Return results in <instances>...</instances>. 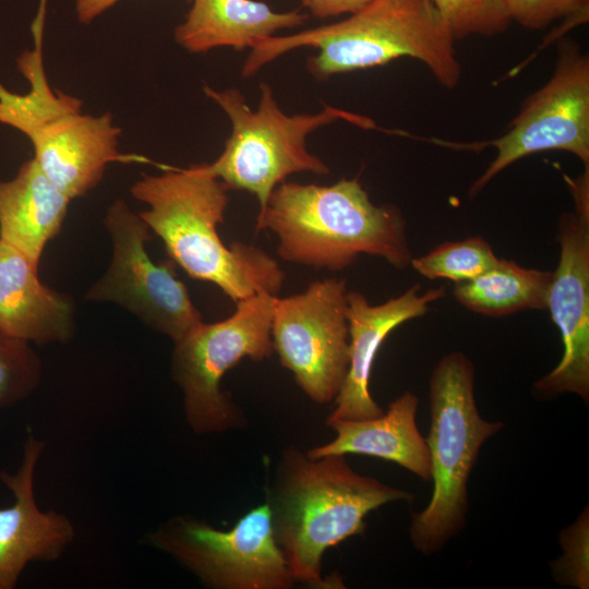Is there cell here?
Returning <instances> with one entry per match:
<instances>
[{"instance_id": "8fae6325", "label": "cell", "mask_w": 589, "mask_h": 589, "mask_svg": "<svg viewBox=\"0 0 589 589\" xmlns=\"http://www.w3.org/2000/svg\"><path fill=\"white\" fill-rule=\"evenodd\" d=\"M347 291L344 279L326 278L274 301V351L316 404L335 400L348 371Z\"/></svg>"}, {"instance_id": "ba28073f", "label": "cell", "mask_w": 589, "mask_h": 589, "mask_svg": "<svg viewBox=\"0 0 589 589\" xmlns=\"http://www.w3.org/2000/svg\"><path fill=\"white\" fill-rule=\"evenodd\" d=\"M215 589H288L294 579L273 533L266 503L244 514L229 530L177 516L148 536Z\"/></svg>"}, {"instance_id": "4fadbf2b", "label": "cell", "mask_w": 589, "mask_h": 589, "mask_svg": "<svg viewBox=\"0 0 589 589\" xmlns=\"http://www.w3.org/2000/svg\"><path fill=\"white\" fill-rule=\"evenodd\" d=\"M445 296L444 286L421 292V285L416 284L386 302L371 304L361 292L347 291L349 366L327 421L370 419L384 412L369 388L378 349L396 327L426 314Z\"/></svg>"}, {"instance_id": "6da1fadb", "label": "cell", "mask_w": 589, "mask_h": 589, "mask_svg": "<svg viewBox=\"0 0 589 589\" xmlns=\"http://www.w3.org/2000/svg\"><path fill=\"white\" fill-rule=\"evenodd\" d=\"M413 494L357 473L342 455L311 458L287 448L267 489L275 541L296 581L314 588L337 585L322 575L326 550L362 534L374 509Z\"/></svg>"}, {"instance_id": "d4e9b609", "label": "cell", "mask_w": 589, "mask_h": 589, "mask_svg": "<svg viewBox=\"0 0 589 589\" xmlns=\"http://www.w3.org/2000/svg\"><path fill=\"white\" fill-rule=\"evenodd\" d=\"M510 21L520 26L539 31L557 20L565 19L575 25L588 21L589 0H504Z\"/></svg>"}, {"instance_id": "e0dca14e", "label": "cell", "mask_w": 589, "mask_h": 589, "mask_svg": "<svg viewBox=\"0 0 589 589\" xmlns=\"http://www.w3.org/2000/svg\"><path fill=\"white\" fill-rule=\"evenodd\" d=\"M419 399L405 392L386 412L370 419L327 421L336 436L311 448V458L332 455H363L399 465L423 481L431 480L430 452L416 422Z\"/></svg>"}, {"instance_id": "603a6c76", "label": "cell", "mask_w": 589, "mask_h": 589, "mask_svg": "<svg viewBox=\"0 0 589 589\" xmlns=\"http://www.w3.org/2000/svg\"><path fill=\"white\" fill-rule=\"evenodd\" d=\"M40 376V360L29 344L0 330V409L28 397Z\"/></svg>"}, {"instance_id": "277c9868", "label": "cell", "mask_w": 589, "mask_h": 589, "mask_svg": "<svg viewBox=\"0 0 589 589\" xmlns=\"http://www.w3.org/2000/svg\"><path fill=\"white\" fill-rule=\"evenodd\" d=\"M260 230L277 237L281 260L314 269L342 271L361 254L397 269L412 260L400 209L373 204L357 178L332 185L281 182L259 212Z\"/></svg>"}, {"instance_id": "7c38bea8", "label": "cell", "mask_w": 589, "mask_h": 589, "mask_svg": "<svg viewBox=\"0 0 589 589\" xmlns=\"http://www.w3.org/2000/svg\"><path fill=\"white\" fill-rule=\"evenodd\" d=\"M575 208L557 226L560 260L546 297L560 330L563 356L558 364L533 383L541 397L575 394L589 400V168L576 179L564 175Z\"/></svg>"}, {"instance_id": "5bb4252c", "label": "cell", "mask_w": 589, "mask_h": 589, "mask_svg": "<svg viewBox=\"0 0 589 589\" xmlns=\"http://www.w3.org/2000/svg\"><path fill=\"white\" fill-rule=\"evenodd\" d=\"M120 132L109 112L95 117L71 111L48 119L28 137L41 171L72 200L93 190L109 163L145 160L118 151Z\"/></svg>"}, {"instance_id": "83f0119b", "label": "cell", "mask_w": 589, "mask_h": 589, "mask_svg": "<svg viewBox=\"0 0 589 589\" xmlns=\"http://www.w3.org/2000/svg\"><path fill=\"white\" fill-rule=\"evenodd\" d=\"M119 0H75V13L81 24H89Z\"/></svg>"}, {"instance_id": "3957f363", "label": "cell", "mask_w": 589, "mask_h": 589, "mask_svg": "<svg viewBox=\"0 0 589 589\" xmlns=\"http://www.w3.org/2000/svg\"><path fill=\"white\" fill-rule=\"evenodd\" d=\"M456 39L430 0H369L346 20L287 36L260 40L245 59L241 75L253 76L265 64L300 47L318 52L306 62L318 81L384 65L408 57L422 62L444 87L461 79Z\"/></svg>"}, {"instance_id": "30bf717a", "label": "cell", "mask_w": 589, "mask_h": 589, "mask_svg": "<svg viewBox=\"0 0 589 589\" xmlns=\"http://www.w3.org/2000/svg\"><path fill=\"white\" fill-rule=\"evenodd\" d=\"M104 225L111 238L112 259L85 298L115 302L173 342L179 341L203 318L177 277L176 263L170 259L155 263L149 257L146 244L151 229L124 201L110 205Z\"/></svg>"}, {"instance_id": "5b68a950", "label": "cell", "mask_w": 589, "mask_h": 589, "mask_svg": "<svg viewBox=\"0 0 589 589\" xmlns=\"http://www.w3.org/2000/svg\"><path fill=\"white\" fill-rule=\"evenodd\" d=\"M431 428L425 437L433 492L412 515L409 537L417 551L438 552L458 534L468 512L467 484L479 452L503 423L484 420L474 398V365L460 351L440 359L429 380Z\"/></svg>"}, {"instance_id": "9c48e42d", "label": "cell", "mask_w": 589, "mask_h": 589, "mask_svg": "<svg viewBox=\"0 0 589 589\" xmlns=\"http://www.w3.org/2000/svg\"><path fill=\"white\" fill-rule=\"evenodd\" d=\"M549 81L522 103L507 131L479 146H493L496 156L471 184L476 196L505 168L545 151H564L589 168V57L570 38L557 43Z\"/></svg>"}, {"instance_id": "4316f807", "label": "cell", "mask_w": 589, "mask_h": 589, "mask_svg": "<svg viewBox=\"0 0 589 589\" xmlns=\"http://www.w3.org/2000/svg\"><path fill=\"white\" fill-rule=\"evenodd\" d=\"M301 4L317 19L352 14L364 7L369 0H300Z\"/></svg>"}, {"instance_id": "cb8c5ba5", "label": "cell", "mask_w": 589, "mask_h": 589, "mask_svg": "<svg viewBox=\"0 0 589 589\" xmlns=\"http://www.w3.org/2000/svg\"><path fill=\"white\" fill-rule=\"evenodd\" d=\"M448 24L456 40L492 37L507 31L512 21L504 0H430Z\"/></svg>"}, {"instance_id": "52a82bcc", "label": "cell", "mask_w": 589, "mask_h": 589, "mask_svg": "<svg viewBox=\"0 0 589 589\" xmlns=\"http://www.w3.org/2000/svg\"><path fill=\"white\" fill-rule=\"evenodd\" d=\"M277 294L262 290L236 303L227 318L201 322L175 342L171 373L183 393L185 419L196 433L241 428L244 417L220 388L241 360L262 361L274 352L272 318Z\"/></svg>"}, {"instance_id": "44dd1931", "label": "cell", "mask_w": 589, "mask_h": 589, "mask_svg": "<svg viewBox=\"0 0 589 589\" xmlns=\"http://www.w3.org/2000/svg\"><path fill=\"white\" fill-rule=\"evenodd\" d=\"M44 12L41 5L34 27L37 47L19 59V68L31 82V91L16 95L0 86V122L19 129L27 136L48 119L64 112L81 111L82 106L80 99L61 92L55 93L48 85L40 49Z\"/></svg>"}, {"instance_id": "ffe728a7", "label": "cell", "mask_w": 589, "mask_h": 589, "mask_svg": "<svg viewBox=\"0 0 589 589\" xmlns=\"http://www.w3.org/2000/svg\"><path fill=\"white\" fill-rule=\"evenodd\" d=\"M552 272L498 259L476 278L456 284L453 294L464 308L486 316L546 309Z\"/></svg>"}, {"instance_id": "8992f818", "label": "cell", "mask_w": 589, "mask_h": 589, "mask_svg": "<svg viewBox=\"0 0 589 589\" xmlns=\"http://www.w3.org/2000/svg\"><path fill=\"white\" fill-rule=\"evenodd\" d=\"M260 91L257 107L252 109L236 87L217 91L204 86V93L231 123L224 151L208 167L229 190L255 195L261 209L273 190L290 175L329 173L324 161L306 148V139L312 132L337 120L361 127H370L372 122L330 106L315 113L287 115L275 100L268 83L263 82Z\"/></svg>"}, {"instance_id": "ac0fdd59", "label": "cell", "mask_w": 589, "mask_h": 589, "mask_svg": "<svg viewBox=\"0 0 589 589\" xmlns=\"http://www.w3.org/2000/svg\"><path fill=\"white\" fill-rule=\"evenodd\" d=\"M185 20L175 29V40L192 53L215 48L252 49L278 31L305 23L306 13L298 10L275 12L256 0H189Z\"/></svg>"}, {"instance_id": "7a4b0ae2", "label": "cell", "mask_w": 589, "mask_h": 589, "mask_svg": "<svg viewBox=\"0 0 589 589\" xmlns=\"http://www.w3.org/2000/svg\"><path fill=\"white\" fill-rule=\"evenodd\" d=\"M229 189L208 164L145 175L131 188L148 208L140 217L190 277L217 286L235 303L262 290L279 293L284 273L265 251L242 242L226 247L218 233Z\"/></svg>"}, {"instance_id": "9a60e30c", "label": "cell", "mask_w": 589, "mask_h": 589, "mask_svg": "<svg viewBox=\"0 0 589 589\" xmlns=\"http://www.w3.org/2000/svg\"><path fill=\"white\" fill-rule=\"evenodd\" d=\"M45 443L28 434L22 464L14 474L0 471V480L14 503L0 508V589H13L34 561L58 560L74 539V527L63 514L41 512L35 502L34 474Z\"/></svg>"}, {"instance_id": "d6986e66", "label": "cell", "mask_w": 589, "mask_h": 589, "mask_svg": "<svg viewBox=\"0 0 589 589\" xmlns=\"http://www.w3.org/2000/svg\"><path fill=\"white\" fill-rule=\"evenodd\" d=\"M70 197L25 161L16 176L0 182V240L39 264L46 244L60 231Z\"/></svg>"}, {"instance_id": "7402d4cb", "label": "cell", "mask_w": 589, "mask_h": 589, "mask_svg": "<svg viewBox=\"0 0 589 589\" xmlns=\"http://www.w3.org/2000/svg\"><path fill=\"white\" fill-rule=\"evenodd\" d=\"M491 245L480 236L460 241H447L429 253L412 257L410 265L429 279H448L455 284L476 278L496 262Z\"/></svg>"}, {"instance_id": "2e32d148", "label": "cell", "mask_w": 589, "mask_h": 589, "mask_svg": "<svg viewBox=\"0 0 589 589\" xmlns=\"http://www.w3.org/2000/svg\"><path fill=\"white\" fill-rule=\"evenodd\" d=\"M38 266L0 240V330L28 344L65 342L74 329V303L39 280Z\"/></svg>"}, {"instance_id": "484cf974", "label": "cell", "mask_w": 589, "mask_h": 589, "mask_svg": "<svg viewBox=\"0 0 589 589\" xmlns=\"http://www.w3.org/2000/svg\"><path fill=\"white\" fill-rule=\"evenodd\" d=\"M561 543L564 549L562 560L554 567L558 581L567 586L588 588V508L577 521L563 531Z\"/></svg>"}]
</instances>
